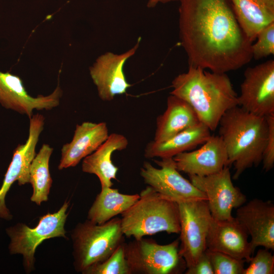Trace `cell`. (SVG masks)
Returning <instances> with one entry per match:
<instances>
[{
  "instance_id": "obj_6",
  "label": "cell",
  "mask_w": 274,
  "mask_h": 274,
  "mask_svg": "<svg viewBox=\"0 0 274 274\" xmlns=\"http://www.w3.org/2000/svg\"><path fill=\"white\" fill-rule=\"evenodd\" d=\"M68 206L69 202L65 201L56 212L48 213L41 217L37 225L33 228L19 223L6 229L10 238V253L22 255L23 266L26 272L34 269L36 250L44 241L56 237L66 238L64 225Z\"/></svg>"
},
{
  "instance_id": "obj_10",
  "label": "cell",
  "mask_w": 274,
  "mask_h": 274,
  "mask_svg": "<svg viewBox=\"0 0 274 274\" xmlns=\"http://www.w3.org/2000/svg\"><path fill=\"white\" fill-rule=\"evenodd\" d=\"M188 176L192 184L206 194L212 217L215 219H231L233 209L246 202V196L232 183L229 166L206 176Z\"/></svg>"
},
{
  "instance_id": "obj_14",
  "label": "cell",
  "mask_w": 274,
  "mask_h": 274,
  "mask_svg": "<svg viewBox=\"0 0 274 274\" xmlns=\"http://www.w3.org/2000/svg\"><path fill=\"white\" fill-rule=\"evenodd\" d=\"M140 41L139 38L133 47L122 54L107 52L100 55L90 67L91 77L102 100H112L116 95L125 93L131 86L126 81L123 66L136 52Z\"/></svg>"
},
{
  "instance_id": "obj_5",
  "label": "cell",
  "mask_w": 274,
  "mask_h": 274,
  "mask_svg": "<svg viewBox=\"0 0 274 274\" xmlns=\"http://www.w3.org/2000/svg\"><path fill=\"white\" fill-rule=\"evenodd\" d=\"M120 218L114 217L97 224L87 219L72 231L74 265L83 273L90 267L108 259L124 242Z\"/></svg>"
},
{
  "instance_id": "obj_17",
  "label": "cell",
  "mask_w": 274,
  "mask_h": 274,
  "mask_svg": "<svg viewBox=\"0 0 274 274\" xmlns=\"http://www.w3.org/2000/svg\"><path fill=\"white\" fill-rule=\"evenodd\" d=\"M177 169L188 176H206L229 166L227 151L219 135H211L198 149L173 157Z\"/></svg>"
},
{
  "instance_id": "obj_26",
  "label": "cell",
  "mask_w": 274,
  "mask_h": 274,
  "mask_svg": "<svg viewBox=\"0 0 274 274\" xmlns=\"http://www.w3.org/2000/svg\"><path fill=\"white\" fill-rule=\"evenodd\" d=\"M212 264L214 274H243L245 261L226 254L206 250Z\"/></svg>"
},
{
  "instance_id": "obj_20",
  "label": "cell",
  "mask_w": 274,
  "mask_h": 274,
  "mask_svg": "<svg viewBox=\"0 0 274 274\" xmlns=\"http://www.w3.org/2000/svg\"><path fill=\"white\" fill-rule=\"evenodd\" d=\"M201 123L192 107L183 99L170 94L165 112L157 118L154 141L162 142Z\"/></svg>"
},
{
  "instance_id": "obj_4",
  "label": "cell",
  "mask_w": 274,
  "mask_h": 274,
  "mask_svg": "<svg viewBox=\"0 0 274 274\" xmlns=\"http://www.w3.org/2000/svg\"><path fill=\"white\" fill-rule=\"evenodd\" d=\"M139 195V199L121 214L124 236L140 239L160 232L180 233L178 203L162 196L149 186Z\"/></svg>"
},
{
  "instance_id": "obj_13",
  "label": "cell",
  "mask_w": 274,
  "mask_h": 274,
  "mask_svg": "<svg viewBox=\"0 0 274 274\" xmlns=\"http://www.w3.org/2000/svg\"><path fill=\"white\" fill-rule=\"evenodd\" d=\"M62 92L59 85L47 96L32 97L26 90L22 80L10 72L0 71V104L29 118L35 110H50L59 105Z\"/></svg>"
},
{
  "instance_id": "obj_8",
  "label": "cell",
  "mask_w": 274,
  "mask_h": 274,
  "mask_svg": "<svg viewBox=\"0 0 274 274\" xmlns=\"http://www.w3.org/2000/svg\"><path fill=\"white\" fill-rule=\"evenodd\" d=\"M178 206L179 254L188 268L194 265L207 249L206 238L212 217L205 199L183 202Z\"/></svg>"
},
{
  "instance_id": "obj_15",
  "label": "cell",
  "mask_w": 274,
  "mask_h": 274,
  "mask_svg": "<svg viewBox=\"0 0 274 274\" xmlns=\"http://www.w3.org/2000/svg\"><path fill=\"white\" fill-rule=\"evenodd\" d=\"M248 235L236 218L216 220L212 217L206 238L207 249L249 262L254 252Z\"/></svg>"
},
{
  "instance_id": "obj_1",
  "label": "cell",
  "mask_w": 274,
  "mask_h": 274,
  "mask_svg": "<svg viewBox=\"0 0 274 274\" xmlns=\"http://www.w3.org/2000/svg\"><path fill=\"white\" fill-rule=\"evenodd\" d=\"M180 2V37L189 65L226 73L251 61L252 42L229 0Z\"/></svg>"
},
{
  "instance_id": "obj_28",
  "label": "cell",
  "mask_w": 274,
  "mask_h": 274,
  "mask_svg": "<svg viewBox=\"0 0 274 274\" xmlns=\"http://www.w3.org/2000/svg\"><path fill=\"white\" fill-rule=\"evenodd\" d=\"M249 262V265L244 268L243 274L274 273V256L267 249L258 250Z\"/></svg>"
},
{
  "instance_id": "obj_31",
  "label": "cell",
  "mask_w": 274,
  "mask_h": 274,
  "mask_svg": "<svg viewBox=\"0 0 274 274\" xmlns=\"http://www.w3.org/2000/svg\"><path fill=\"white\" fill-rule=\"evenodd\" d=\"M180 0H149L147 4V6L149 8H153L156 6V5L159 3H167L172 1H176Z\"/></svg>"
},
{
  "instance_id": "obj_23",
  "label": "cell",
  "mask_w": 274,
  "mask_h": 274,
  "mask_svg": "<svg viewBox=\"0 0 274 274\" xmlns=\"http://www.w3.org/2000/svg\"><path fill=\"white\" fill-rule=\"evenodd\" d=\"M139 197L138 194L121 193L111 187L101 188L88 212L87 219L95 224H103L123 213Z\"/></svg>"
},
{
  "instance_id": "obj_25",
  "label": "cell",
  "mask_w": 274,
  "mask_h": 274,
  "mask_svg": "<svg viewBox=\"0 0 274 274\" xmlns=\"http://www.w3.org/2000/svg\"><path fill=\"white\" fill-rule=\"evenodd\" d=\"M124 243L108 259L91 266L83 274H130L124 255Z\"/></svg>"
},
{
  "instance_id": "obj_2",
  "label": "cell",
  "mask_w": 274,
  "mask_h": 274,
  "mask_svg": "<svg viewBox=\"0 0 274 274\" xmlns=\"http://www.w3.org/2000/svg\"><path fill=\"white\" fill-rule=\"evenodd\" d=\"M172 84L170 94L186 101L211 131L217 129L226 111L238 106V95L226 73L189 65L188 71L176 77Z\"/></svg>"
},
{
  "instance_id": "obj_27",
  "label": "cell",
  "mask_w": 274,
  "mask_h": 274,
  "mask_svg": "<svg viewBox=\"0 0 274 274\" xmlns=\"http://www.w3.org/2000/svg\"><path fill=\"white\" fill-rule=\"evenodd\" d=\"M252 44L253 58L259 60L274 54V22L263 28Z\"/></svg>"
},
{
  "instance_id": "obj_16",
  "label": "cell",
  "mask_w": 274,
  "mask_h": 274,
  "mask_svg": "<svg viewBox=\"0 0 274 274\" xmlns=\"http://www.w3.org/2000/svg\"><path fill=\"white\" fill-rule=\"evenodd\" d=\"M236 219L245 228L254 252L259 246L274 250V205L254 198L237 208Z\"/></svg>"
},
{
  "instance_id": "obj_9",
  "label": "cell",
  "mask_w": 274,
  "mask_h": 274,
  "mask_svg": "<svg viewBox=\"0 0 274 274\" xmlns=\"http://www.w3.org/2000/svg\"><path fill=\"white\" fill-rule=\"evenodd\" d=\"M154 161L160 168L145 162L141 168L140 175L145 183L157 193L178 203L207 200L203 192L180 174L173 157L162 158Z\"/></svg>"
},
{
  "instance_id": "obj_21",
  "label": "cell",
  "mask_w": 274,
  "mask_h": 274,
  "mask_svg": "<svg viewBox=\"0 0 274 274\" xmlns=\"http://www.w3.org/2000/svg\"><path fill=\"white\" fill-rule=\"evenodd\" d=\"M211 130L202 123L182 131L166 140L150 142L145 149L147 158L173 157L202 145L211 136Z\"/></svg>"
},
{
  "instance_id": "obj_22",
  "label": "cell",
  "mask_w": 274,
  "mask_h": 274,
  "mask_svg": "<svg viewBox=\"0 0 274 274\" xmlns=\"http://www.w3.org/2000/svg\"><path fill=\"white\" fill-rule=\"evenodd\" d=\"M243 30L252 43L260 31L274 22V0H229Z\"/></svg>"
},
{
  "instance_id": "obj_18",
  "label": "cell",
  "mask_w": 274,
  "mask_h": 274,
  "mask_svg": "<svg viewBox=\"0 0 274 274\" xmlns=\"http://www.w3.org/2000/svg\"><path fill=\"white\" fill-rule=\"evenodd\" d=\"M109 135L105 122H84L77 124L72 141L62 146L58 169L76 166L94 152Z\"/></svg>"
},
{
  "instance_id": "obj_11",
  "label": "cell",
  "mask_w": 274,
  "mask_h": 274,
  "mask_svg": "<svg viewBox=\"0 0 274 274\" xmlns=\"http://www.w3.org/2000/svg\"><path fill=\"white\" fill-rule=\"evenodd\" d=\"M238 106L254 114H274V60L246 68L241 85Z\"/></svg>"
},
{
  "instance_id": "obj_7",
  "label": "cell",
  "mask_w": 274,
  "mask_h": 274,
  "mask_svg": "<svg viewBox=\"0 0 274 274\" xmlns=\"http://www.w3.org/2000/svg\"><path fill=\"white\" fill-rule=\"evenodd\" d=\"M180 240L160 245L142 237L124 243V255L130 274H169L175 272L181 260Z\"/></svg>"
},
{
  "instance_id": "obj_19",
  "label": "cell",
  "mask_w": 274,
  "mask_h": 274,
  "mask_svg": "<svg viewBox=\"0 0 274 274\" xmlns=\"http://www.w3.org/2000/svg\"><path fill=\"white\" fill-rule=\"evenodd\" d=\"M128 144L123 135L113 133L92 153L83 159L82 169L84 173L96 175L100 183L101 188L110 187L113 185L112 180H116L118 168L111 159L113 153L126 148Z\"/></svg>"
},
{
  "instance_id": "obj_3",
  "label": "cell",
  "mask_w": 274,
  "mask_h": 274,
  "mask_svg": "<svg viewBox=\"0 0 274 274\" xmlns=\"http://www.w3.org/2000/svg\"><path fill=\"white\" fill-rule=\"evenodd\" d=\"M218 126L229 165L234 166L233 179H237L246 169L259 165L267 135L266 117L254 114L236 106L225 112Z\"/></svg>"
},
{
  "instance_id": "obj_12",
  "label": "cell",
  "mask_w": 274,
  "mask_h": 274,
  "mask_svg": "<svg viewBox=\"0 0 274 274\" xmlns=\"http://www.w3.org/2000/svg\"><path fill=\"white\" fill-rule=\"evenodd\" d=\"M45 117L40 114L30 118L28 136L24 144L15 149L12 160L0 189V217L11 220L12 216L7 208L5 197L12 185L17 181L19 185L29 183V168L36 155V149L44 129Z\"/></svg>"
},
{
  "instance_id": "obj_29",
  "label": "cell",
  "mask_w": 274,
  "mask_h": 274,
  "mask_svg": "<svg viewBox=\"0 0 274 274\" xmlns=\"http://www.w3.org/2000/svg\"><path fill=\"white\" fill-rule=\"evenodd\" d=\"M268 125L267 138L262 153L263 169L268 172L274 166V114L266 116Z\"/></svg>"
},
{
  "instance_id": "obj_24",
  "label": "cell",
  "mask_w": 274,
  "mask_h": 274,
  "mask_svg": "<svg viewBox=\"0 0 274 274\" xmlns=\"http://www.w3.org/2000/svg\"><path fill=\"white\" fill-rule=\"evenodd\" d=\"M53 149L44 144L33 159L29 168V183L33 188L30 200L37 205L47 201L52 180L49 172V160Z\"/></svg>"
},
{
  "instance_id": "obj_30",
  "label": "cell",
  "mask_w": 274,
  "mask_h": 274,
  "mask_svg": "<svg viewBox=\"0 0 274 274\" xmlns=\"http://www.w3.org/2000/svg\"><path fill=\"white\" fill-rule=\"evenodd\" d=\"M185 273L214 274L212 264L206 251L194 265L187 268Z\"/></svg>"
}]
</instances>
